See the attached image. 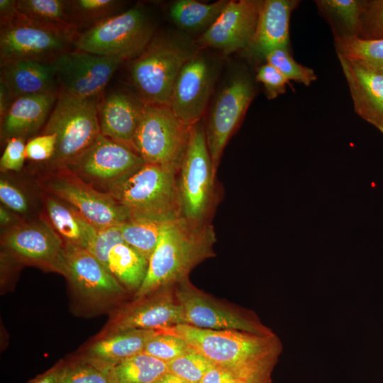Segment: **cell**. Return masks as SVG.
Returning a JSON list of instances; mask_svg holds the SVG:
<instances>
[{
    "label": "cell",
    "mask_w": 383,
    "mask_h": 383,
    "mask_svg": "<svg viewBox=\"0 0 383 383\" xmlns=\"http://www.w3.org/2000/svg\"><path fill=\"white\" fill-rule=\"evenodd\" d=\"M216 241L214 228L209 221L196 222L182 217L166 223L135 297H143L189 278L195 267L215 256Z\"/></svg>",
    "instance_id": "cell-1"
},
{
    "label": "cell",
    "mask_w": 383,
    "mask_h": 383,
    "mask_svg": "<svg viewBox=\"0 0 383 383\" xmlns=\"http://www.w3.org/2000/svg\"><path fill=\"white\" fill-rule=\"evenodd\" d=\"M160 331L181 338L212 364L237 370L275 366L283 350L275 333L204 329L185 323Z\"/></svg>",
    "instance_id": "cell-2"
},
{
    "label": "cell",
    "mask_w": 383,
    "mask_h": 383,
    "mask_svg": "<svg viewBox=\"0 0 383 383\" xmlns=\"http://www.w3.org/2000/svg\"><path fill=\"white\" fill-rule=\"evenodd\" d=\"M177 173L170 167L145 163L107 193L129 220L170 222L183 217Z\"/></svg>",
    "instance_id": "cell-3"
},
{
    "label": "cell",
    "mask_w": 383,
    "mask_h": 383,
    "mask_svg": "<svg viewBox=\"0 0 383 383\" xmlns=\"http://www.w3.org/2000/svg\"><path fill=\"white\" fill-rule=\"evenodd\" d=\"M99 99H80L61 92L41 133L55 134L57 145L46 170L66 168L98 137Z\"/></svg>",
    "instance_id": "cell-4"
},
{
    "label": "cell",
    "mask_w": 383,
    "mask_h": 383,
    "mask_svg": "<svg viewBox=\"0 0 383 383\" xmlns=\"http://www.w3.org/2000/svg\"><path fill=\"white\" fill-rule=\"evenodd\" d=\"M77 33L73 28L38 23L18 12L0 19V65L18 61L52 63L74 48Z\"/></svg>",
    "instance_id": "cell-5"
},
{
    "label": "cell",
    "mask_w": 383,
    "mask_h": 383,
    "mask_svg": "<svg viewBox=\"0 0 383 383\" xmlns=\"http://www.w3.org/2000/svg\"><path fill=\"white\" fill-rule=\"evenodd\" d=\"M153 33L154 26L144 9L135 6L78 33L74 48L124 62L140 55Z\"/></svg>",
    "instance_id": "cell-6"
},
{
    "label": "cell",
    "mask_w": 383,
    "mask_h": 383,
    "mask_svg": "<svg viewBox=\"0 0 383 383\" xmlns=\"http://www.w3.org/2000/svg\"><path fill=\"white\" fill-rule=\"evenodd\" d=\"M193 55L177 41L153 38L131 67L138 97L145 104L169 106L176 79Z\"/></svg>",
    "instance_id": "cell-7"
},
{
    "label": "cell",
    "mask_w": 383,
    "mask_h": 383,
    "mask_svg": "<svg viewBox=\"0 0 383 383\" xmlns=\"http://www.w3.org/2000/svg\"><path fill=\"white\" fill-rule=\"evenodd\" d=\"M191 127L183 123L169 106L145 104L133 140V150L145 163L179 170Z\"/></svg>",
    "instance_id": "cell-8"
},
{
    "label": "cell",
    "mask_w": 383,
    "mask_h": 383,
    "mask_svg": "<svg viewBox=\"0 0 383 383\" xmlns=\"http://www.w3.org/2000/svg\"><path fill=\"white\" fill-rule=\"evenodd\" d=\"M214 176L205 126L200 121L191 126L188 145L177 173L184 218L209 221L213 206Z\"/></svg>",
    "instance_id": "cell-9"
},
{
    "label": "cell",
    "mask_w": 383,
    "mask_h": 383,
    "mask_svg": "<svg viewBox=\"0 0 383 383\" xmlns=\"http://www.w3.org/2000/svg\"><path fill=\"white\" fill-rule=\"evenodd\" d=\"M183 311L185 324L211 330H235L258 335H272L252 311L227 304L194 286L189 278L174 285Z\"/></svg>",
    "instance_id": "cell-10"
},
{
    "label": "cell",
    "mask_w": 383,
    "mask_h": 383,
    "mask_svg": "<svg viewBox=\"0 0 383 383\" xmlns=\"http://www.w3.org/2000/svg\"><path fill=\"white\" fill-rule=\"evenodd\" d=\"M38 183L44 192L75 208L97 230L129 220L109 194L96 189L67 169L46 170Z\"/></svg>",
    "instance_id": "cell-11"
},
{
    "label": "cell",
    "mask_w": 383,
    "mask_h": 383,
    "mask_svg": "<svg viewBox=\"0 0 383 383\" xmlns=\"http://www.w3.org/2000/svg\"><path fill=\"white\" fill-rule=\"evenodd\" d=\"M144 164L133 149L100 133L65 169L96 189L107 192Z\"/></svg>",
    "instance_id": "cell-12"
},
{
    "label": "cell",
    "mask_w": 383,
    "mask_h": 383,
    "mask_svg": "<svg viewBox=\"0 0 383 383\" xmlns=\"http://www.w3.org/2000/svg\"><path fill=\"white\" fill-rule=\"evenodd\" d=\"M1 243L18 262L67 277L65 243L47 221L16 223L4 231Z\"/></svg>",
    "instance_id": "cell-13"
},
{
    "label": "cell",
    "mask_w": 383,
    "mask_h": 383,
    "mask_svg": "<svg viewBox=\"0 0 383 383\" xmlns=\"http://www.w3.org/2000/svg\"><path fill=\"white\" fill-rule=\"evenodd\" d=\"M255 93L252 79L245 74H236L222 87L214 100L205 131L215 174L223 149L243 118Z\"/></svg>",
    "instance_id": "cell-14"
},
{
    "label": "cell",
    "mask_w": 383,
    "mask_h": 383,
    "mask_svg": "<svg viewBox=\"0 0 383 383\" xmlns=\"http://www.w3.org/2000/svg\"><path fill=\"white\" fill-rule=\"evenodd\" d=\"M123 62L118 58L74 49L54 62L59 92L80 99H99Z\"/></svg>",
    "instance_id": "cell-15"
},
{
    "label": "cell",
    "mask_w": 383,
    "mask_h": 383,
    "mask_svg": "<svg viewBox=\"0 0 383 383\" xmlns=\"http://www.w3.org/2000/svg\"><path fill=\"white\" fill-rule=\"evenodd\" d=\"M184 323L182 308L175 296L174 285L167 286L136 298L121 308L97 338L128 330H160Z\"/></svg>",
    "instance_id": "cell-16"
},
{
    "label": "cell",
    "mask_w": 383,
    "mask_h": 383,
    "mask_svg": "<svg viewBox=\"0 0 383 383\" xmlns=\"http://www.w3.org/2000/svg\"><path fill=\"white\" fill-rule=\"evenodd\" d=\"M216 76L215 65L202 54H194L183 65L176 79L169 106L185 125L191 127L201 121Z\"/></svg>",
    "instance_id": "cell-17"
},
{
    "label": "cell",
    "mask_w": 383,
    "mask_h": 383,
    "mask_svg": "<svg viewBox=\"0 0 383 383\" xmlns=\"http://www.w3.org/2000/svg\"><path fill=\"white\" fill-rule=\"evenodd\" d=\"M262 1H228L221 13L199 38L200 45L230 54L248 48L254 36Z\"/></svg>",
    "instance_id": "cell-18"
},
{
    "label": "cell",
    "mask_w": 383,
    "mask_h": 383,
    "mask_svg": "<svg viewBox=\"0 0 383 383\" xmlns=\"http://www.w3.org/2000/svg\"><path fill=\"white\" fill-rule=\"evenodd\" d=\"M67 278L87 301L105 304L123 296V286L87 249L65 243Z\"/></svg>",
    "instance_id": "cell-19"
},
{
    "label": "cell",
    "mask_w": 383,
    "mask_h": 383,
    "mask_svg": "<svg viewBox=\"0 0 383 383\" xmlns=\"http://www.w3.org/2000/svg\"><path fill=\"white\" fill-rule=\"evenodd\" d=\"M337 55L355 111L383 133V73L361 60Z\"/></svg>",
    "instance_id": "cell-20"
},
{
    "label": "cell",
    "mask_w": 383,
    "mask_h": 383,
    "mask_svg": "<svg viewBox=\"0 0 383 383\" xmlns=\"http://www.w3.org/2000/svg\"><path fill=\"white\" fill-rule=\"evenodd\" d=\"M144 106L138 96L124 91L103 94L97 103L101 134L133 150V140Z\"/></svg>",
    "instance_id": "cell-21"
},
{
    "label": "cell",
    "mask_w": 383,
    "mask_h": 383,
    "mask_svg": "<svg viewBox=\"0 0 383 383\" xmlns=\"http://www.w3.org/2000/svg\"><path fill=\"white\" fill-rule=\"evenodd\" d=\"M298 0L262 1L256 30L247 49L257 57H263L271 51L288 48L289 21Z\"/></svg>",
    "instance_id": "cell-22"
},
{
    "label": "cell",
    "mask_w": 383,
    "mask_h": 383,
    "mask_svg": "<svg viewBox=\"0 0 383 383\" xmlns=\"http://www.w3.org/2000/svg\"><path fill=\"white\" fill-rule=\"evenodd\" d=\"M58 94L27 95L14 100L1 118V143L13 138H27L43 126L56 102Z\"/></svg>",
    "instance_id": "cell-23"
},
{
    "label": "cell",
    "mask_w": 383,
    "mask_h": 383,
    "mask_svg": "<svg viewBox=\"0 0 383 383\" xmlns=\"http://www.w3.org/2000/svg\"><path fill=\"white\" fill-rule=\"evenodd\" d=\"M0 82L6 86L14 100L27 95L59 93L53 62L18 61L1 66Z\"/></svg>",
    "instance_id": "cell-24"
},
{
    "label": "cell",
    "mask_w": 383,
    "mask_h": 383,
    "mask_svg": "<svg viewBox=\"0 0 383 383\" xmlns=\"http://www.w3.org/2000/svg\"><path fill=\"white\" fill-rule=\"evenodd\" d=\"M157 330L133 329L97 338L82 357L100 366H113L143 352L148 340Z\"/></svg>",
    "instance_id": "cell-25"
},
{
    "label": "cell",
    "mask_w": 383,
    "mask_h": 383,
    "mask_svg": "<svg viewBox=\"0 0 383 383\" xmlns=\"http://www.w3.org/2000/svg\"><path fill=\"white\" fill-rule=\"evenodd\" d=\"M45 209L50 226L65 243L88 249L98 230L75 208L44 192Z\"/></svg>",
    "instance_id": "cell-26"
},
{
    "label": "cell",
    "mask_w": 383,
    "mask_h": 383,
    "mask_svg": "<svg viewBox=\"0 0 383 383\" xmlns=\"http://www.w3.org/2000/svg\"><path fill=\"white\" fill-rule=\"evenodd\" d=\"M149 262L125 242L113 246L106 268L128 290L135 293L145 278Z\"/></svg>",
    "instance_id": "cell-27"
},
{
    "label": "cell",
    "mask_w": 383,
    "mask_h": 383,
    "mask_svg": "<svg viewBox=\"0 0 383 383\" xmlns=\"http://www.w3.org/2000/svg\"><path fill=\"white\" fill-rule=\"evenodd\" d=\"M102 367L110 383H153L168 372L166 362L144 353Z\"/></svg>",
    "instance_id": "cell-28"
},
{
    "label": "cell",
    "mask_w": 383,
    "mask_h": 383,
    "mask_svg": "<svg viewBox=\"0 0 383 383\" xmlns=\"http://www.w3.org/2000/svg\"><path fill=\"white\" fill-rule=\"evenodd\" d=\"M315 2L330 23L334 38L359 37L365 0H318Z\"/></svg>",
    "instance_id": "cell-29"
},
{
    "label": "cell",
    "mask_w": 383,
    "mask_h": 383,
    "mask_svg": "<svg viewBox=\"0 0 383 383\" xmlns=\"http://www.w3.org/2000/svg\"><path fill=\"white\" fill-rule=\"evenodd\" d=\"M218 1L204 4L194 0H179L170 7V15L173 21L185 30H199L216 21L228 4Z\"/></svg>",
    "instance_id": "cell-30"
},
{
    "label": "cell",
    "mask_w": 383,
    "mask_h": 383,
    "mask_svg": "<svg viewBox=\"0 0 383 383\" xmlns=\"http://www.w3.org/2000/svg\"><path fill=\"white\" fill-rule=\"evenodd\" d=\"M122 4L116 0H67L68 21L80 33L119 13Z\"/></svg>",
    "instance_id": "cell-31"
},
{
    "label": "cell",
    "mask_w": 383,
    "mask_h": 383,
    "mask_svg": "<svg viewBox=\"0 0 383 383\" xmlns=\"http://www.w3.org/2000/svg\"><path fill=\"white\" fill-rule=\"evenodd\" d=\"M165 223L131 219L118 225V227L125 243L149 262L157 245Z\"/></svg>",
    "instance_id": "cell-32"
},
{
    "label": "cell",
    "mask_w": 383,
    "mask_h": 383,
    "mask_svg": "<svg viewBox=\"0 0 383 383\" xmlns=\"http://www.w3.org/2000/svg\"><path fill=\"white\" fill-rule=\"evenodd\" d=\"M17 9L21 15L38 23L74 29L68 21L67 0H18Z\"/></svg>",
    "instance_id": "cell-33"
},
{
    "label": "cell",
    "mask_w": 383,
    "mask_h": 383,
    "mask_svg": "<svg viewBox=\"0 0 383 383\" xmlns=\"http://www.w3.org/2000/svg\"><path fill=\"white\" fill-rule=\"evenodd\" d=\"M334 45L337 54L361 60L383 73V39L335 37Z\"/></svg>",
    "instance_id": "cell-34"
},
{
    "label": "cell",
    "mask_w": 383,
    "mask_h": 383,
    "mask_svg": "<svg viewBox=\"0 0 383 383\" xmlns=\"http://www.w3.org/2000/svg\"><path fill=\"white\" fill-rule=\"evenodd\" d=\"M58 383H110L106 370L82 357L63 362Z\"/></svg>",
    "instance_id": "cell-35"
},
{
    "label": "cell",
    "mask_w": 383,
    "mask_h": 383,
    "mask_svg": "<svg viewBox=\"0 0 383 383\" xmlns=\"http://www.w3.org/2000/svg\"><path fill=\"white\" fill-rule=\"evenodd\" d=\"M193 350L181 338L157 330L146 343L143 353L168 363Z\"/></svg>",
    "instance_id": "cell-36"
},
{
    "label": "cell",
    "mask_w": 383,
    "mask_h": 383,
    "mask_svg": "<svg viewBox=\"0 0 383 383\" xmlns=\"http://www.w3.org/2000/svg\"><path fill=\"white\" fill-rule=\"evenodd\" d=\"M265 59L288 81L294 80L309 86L317 78L313 70L299 64L293 59L288 48L275 49L269 52Z\"/></svg>",
    "instance_id": "cell-37"
},
{
    "label": "cell",
    "mask_w": 383,
    "mask_h": 383,
    "mask_svg": "<svg viewBox=\"0 0 383 383\" xmlns=\"http://www.w3.org/2000/svg\"><path fill=\"white\" fill-rule=\"evenodd\" d=\"M167 364L168 372L188 383H200L213 365L195 350L184 354Z\"/></svg>",
    "instance_id": "cell-38"
},
{
    "label": "cell",
    "mask_w": 383,
    "mask_h": 383,
    "mask_svg": "<svg viewBox=\"0 0 383 383\" xmlns=\"http://www.w3.org/2000/svg\"><path fill=\"white\" fill-rule=\"evenodd\" d=\"M359 38L383 39V0H365Z\"/></svg>",
    "instance_id": "cell-39"
},
{
    "label": "cell",
    "mask_w": 383,
    "mask_h": 383,
    "mask_svg": "<svg viewBox=\"0 0 383 383\" xmlns=\"http://www.w3.org/2000/svg\"><path fill=\"white\" fill-rule=\"evenodd\" d=\"M123 242L125 241L118 226H109L98 230L87 250L106 267L109 251L115 245Z\"/></svg>",
    "instance_id": "cell-40"
},
{
    "label": "cell",
    "mask_w": 383,
    "mask_h": 383,
    "mask_svg": "<svg viewBox=\"0 0 383 383\" xmlns=\"http://www.w3.org/2000/svg\"><path fill=\"white\" fill-rule=\"evenodd\" d=\"M56 145V135L41 133L26 142V157L33 162L45 163L52 158Z\"/></svg>",
    "instance_id": "cell-41"
},
{
    "label": "cell",
    "mask_w": 383,
    "mask_h": 383,
    "mask_svg": "<svg viewBox=\"0 0 383 383\" xmlns=\"http://www.w3.org/2000/svg\"><path fill=\"white\" fill-rule=\"evenodd\" d=\"M0 200L3 206L18 214H25L30 209L29 200L25 192L5 178L0 180Z\"/></svg>",
    "instance_id": "cell-42"
},
{
    "label": "cell",
    "mask_w": 383,
    "mask_h": 383,
    "mask_svg": "<svg viewBox=\"0 0 383 383\" xmlns=\"http://www.w3.org/2000/svg\"><path fill=\"white\" fill-rule=\"evenodd\" d=\"M26 139L13 138L5 145L0 158L1 172H19L23 168L26 157Z\"/></svg>",
    "instance_id": "cell-43"
},
{
    "label": "cell",
    "mask_w": 383,
    "mask_h": 383,
    "mask_svg": "<svg viewBox=\"0 0 383 383\" xmlns=\"http://www.w3.org/2000/svg\"><path fill=\"white\" fill-rule=\"evenodd\" d=\"M256 79L262 83L268 99H274L286 91V84L289 81L273 66L266 63L260 66Z\"/></svg>",
    "instance_id": "cell-44"
},
{
    "label": "cell",
    "mask_w": 383,
    "mask_h": 383,
    "mask_svg": "<svg viewBox=\"0 0 383 383\" xmlns=\"http://www.w3.org/2000/svg\"><path fill=\"white\" fill-rule=\"evenodd\" d=\"M249 370H237L224 367L213 365L204 375L200 383H238L243 377L248 374L267 367Z\"/></svg>",
    "instance_id": "cell-45"
},
{
    "label": "cell",
    "mask_w": 383,
    "mask_h": 383,
    "mask_svg": "<svg viewBox=\"0 0 383 383\" xmlns=\"http://www.w3.org/2000/svg\"><path fill=\"white\" fill-rule=\"evenodd\" d=\"M274 367H267L254 372L243 377L238 383H273L272 372Z\"/></svg>",
    "instance_id": "cell-46"
},
{
    "label": "cell",
    "mask_w": 383,
    "mask_h": 383,
    "mask_svg": "<svg viewBox=\"0 0 383 383\" xmlns=\"http://www.w3.org/2000/svg\"><path fill=\"white\" fill-rule=\"evenodd\" d=\"M62 362L55 365L44 373L37 376L28 383H58Z\"/></svg>",
    "instance_id": "cell-47"
},
{
    "label": "cell",
    "mask_w": 383,
    "mask_h": 383,
    "mask_svg": "<svg viewBox=\"0 0 383 383\" xmlns=\"http://www.w3.org/2000/svg\"><path fill=\"white\" fill-rule=\"evenodd\" d=\"M13 101L14 99L6 86L0 82V118L4 116Z\"/></svg>",
    "instance_id": "cell-48"
},
{
    "label": "cell",
    "mask_w": 383,
    "mask_h": 383,
    "mask_svg": "<svg viewBox=\"0 0 383 383\" xmlns=\"http://www.w3.org/2000/svg\"><path fill=\"white\" fill-rule=\"evenodd\" d=\"M18 12L16 0H0V19L11 18Z\"/></svg>",
    "instance_id": "cell-49"
},
{
    "label": "cell",
    "mask_w": 383,
    "mask_h": 383,
    "mask_svg": "<svg viewBox=\"0 0 383 383\" xmlns=\"http://www.w3.org/2000/svg\"><path fill=\"white\" fill-rule=\"evenodd\" d=\"M13 212L5 207L4 206H1L0 207V221L1 225L6 226V228L16 224L15 216L13 213Z\"/></svg>",
    "instance_id": "cell-50"
},
{
    "label": "cell",
    "mask_w": 383,
    "mask_h": 383,
    "mask_svg": "<svg viewBox=\"0 0 383 383\" xmlns=\"http://www.w3.org/2000/svg\"><path fill=\"white\" fill-rule=\"evenodd\" d=\"M153 383H188L178 376L167 372Z\"/></svg>",
    "instance_id": "cell-51"
}]
</instances>
